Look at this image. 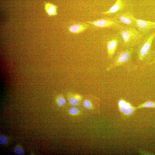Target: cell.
I'll return each mask as SVG.
<instances>
[{"instance_id":"7","label":"cell","mask_w":155,"mask_h":155,"mask_svg":"<svg viewBox=\"0 0 155 155\" xmlns=\"http://www.w3.org/2000/svg\"><path fill=\"white\" fill-rule=\"evenodd\" d=\"M136 27L145 36L152 30L155 29V22L146 21L136 19L135 18Z\"/></svg>"},{"instance_id":"11","label":"cell","mask_w":155,"mask_h":155,"mask_svg":"<svg viewBox=\"0 0 155 155\" xmlns=\"http://www.w3.org/2000/svg\"><path fill=\"white\" fill-rule=\"evenodd\" d=\"M68 98L70 104L73 106L78 105L82 98V96L79 94H72L70 93L68 95Z\"/></svg>"},{"instance_id":"17","label":"cell","mask_w":155,"mask_h":155,"mask_svg":"<svg viewBox=\"0 0 155 155\" xmlns=\"http://www.w3.org/2000/svg\"><path fill=\"white\" fill-rule=\"evenodd\" d=\"M69 113L72 115H77L79 114V109L75 107H72L69 110Z\"/></svg>"},{"instance_id":"2","label":"cell","mask_w":155,"mask_h":155,"mask_svg":"<svg viewBox=\"0 0 155 155\" xmlns=\"http://www.w3.org/2000/svg\"><path fill=\"white\" fill-rule=\"evenodd\" d=\"M133 47L125 48L119 51L117 53L112 63L106 68L107 71L115 67L122 66L131 61L132 55L134 52Z\"/></svg>"},{"instance_id":"8","label":"cell","mask_w":155,"mask_h":155,"mask_svg":"<svg viewBox=\"0 0 155 155\" xmlns=\"http://www.w3.org/2000/svg\"><path fill=\"white\" fill-rule=\"evenodd\" d=\"M128 10L125 0H116L115 4L107 11L103 12V15L116 14L119 12Z\"/></svg>"},{"instance_id":"1","label":"cell","mask_w":155,"mask_h":155,"mask_svg":"<svg viewBox=\"0 0 155 155\" xmlns=\"http://www.w3.org/2000/svg\"><path fill=\"white\" fill-rule=\"evenodd\" d=\"M122 40V45L125 48L133 47L139 44L144 35L136 28L125 26L118 30Z\"/></svg>"},{"instance_id":"12","label":"cell","mask_w":155,"mask_h":155,"mask_svg":"<svg viewBox=\"0 0 155 155\" xmlns=\"http://www.w3.org/2000/svg\"><path fill=\"white\" fill-rule=\"evenodd\" d=\"M137 109V107L132 106L126 109L121 116L123 118H128L132 116Z\"/></svg>"},{"instance_id":"10","label":"cell","mask_w":155,"mask_h":155,"mask_svg":"<svg viewBox=\"0 0 155 155\" xmlns=\"http://www.w3.org/2000/svg\"><path fill=\"white\" fill-rule=\"evenodd\" d=\"M44 7L46 12L49 16H54L57 14V5L50 3H47L45 4Z\"/></svg>"},{"instance_id":"13","label":"cell","mask_w":155,"mask_h":155,"mask_svg":"<svg viewBox=\"0 0 155 155\" xmlns=\"http://www.w3.org/2000/svg\"><path fill=\"white\" fill-rule=\"evenodd\" d=\"M137 107L138 109L144 108H155V102L147 101L139 104Z\"/></svg>"},{"instance_id":"15","label":"cell","mask_w":155,"mask_h":155,"mask_svg":"<svg viewBox=\"0 0 155 155\" xmlns=\"http://www.w3.org/2000/svg\"><path fill=\"white\" fill-rule=\"evenodd\" d=\"M56 102L58 105L60 106H63L66 102L65 98L61 95L59 96L56 98Z\"/></svg>"},{"instance_id":"20","label":"cell","mask_w":155,"mask_h":155,"mask_svg":"<svg viewBox=\"0 0 155 155\" xmlns=\"http://www.w3.org/2000/svg\"><path fill=\"white\" fill-rule=\"evenodd\" d=\"M154 63H155V59H154V60L152 61L150 63H149V65H151L152 64H153Z\"/></svg>"},{"instance_id":"18","label":"cell","mask_w":155,"mask_h":155,"mask_svg":"<svg viewBox=\"0 0 155 155\" xmlns=\"http://www.w3.org/2000/svg\"><path fill=\"white\" fill-rule=\"evenodd\" d=\"M8 141V140L7 137L4 135H0V143L2 144H6Z\"/></svg>"},{"instance_id":"14","label":"cell","mask_w":155,"mask_h":155,"mask_svg":"<svg viewBox=\"0 0 155 155\" xmlns=\"http://www.w3.org/2000/svg\"><path fill=\"white\" fill-rule=\"evenodd\" d=\"M14 151L17 154L22 155L24 154V151L22 146L20 144L17 145L14 149Z\"/></svg>"},{"instance_id":"4","label":"cell","mask_w":155,"mask_h":155,"mask_svg":"<svg viewBox=\"0 0 155 155\" xmlns=\"http://www.w3.org/2000/svg\"><path fill=\"white\" fill-rule=\"evenodd\" d=\"M123 26L136 28L133 13L128 10L116 14L113 18Z\"/></svg>"},{"instance_id":"16","label":"cell","mask_w":155,"mask_h":155,"mask_svg":"<svg viewBox=\"0 0 155 155\" xmlns=\"http://www.w3.org/2000/svg\"><path fill=\"white\" fill-rule=\"evenodd\" d=\"M83 104L84 106L88 109H91L92 107L91 102L88 100H85L83 101Z\"/></svg>"},{"instance_id":"19","label":"cell","mask_w":155,"mask_h":155,"mask_svg":"<svg viewBox=\"0 0 155 155\" xmlns=\"http://www.w3.org/2000/svg\"><path fill=\"white\" fill-rule=\"evenodd\" d=\"M132 106V105L130 102L127 101H126L124 104V106L126 109Z\"/></svg>"},{"instance_id":"5","label":"cell","mask_w":155,"mask_h":155,"mask_svg":"<svg viewBox=\"0 0 155 155\" xmlns=\"http://www.w3.org/2000/svg\"><path fill=\"white\" fill-rule=\"evenodd\" d=\"M87 23L99 28H111L118 30L123 26L114 18H104L92 21L87 22Z\"/></svg>"},{"instance_id":"9","label":"cell","mask_w":155,"mask_h":155,"mask_svg":"<svg viewBox=\"0 0 155 155\" xmlns=\"http://www.w3.org/2000/svg\"><path fill=\"white\" fill-rule=\"evenodd\" d=\"M89 25L84 23H78L74 24L68 28V30L71 33L78 34L81 33L89 27Z\"/></svg>"},{"instance_id":"3","label":"cell","mask_w":155,"mask_h":155,"mask_svg":"<svg viewBox=\"0 0 155 155\" xmlns=\"http://www.w3.org/2000/svg\"><path fill=\"white\" fill-rule=\"evenodd\" d=\"M155 38V32L144 36L141 42L139 44L137 51L138 59L142 61L149 53L152 44Z\"/></svg>"},{"instance_id":"6","label":"cell","mask_w":155,"mask_h":155,"mask_svg":"<svg viewBox=\"0 0 155 155\" xmlns=\"http://www.w3.org/2000/svg\"><path fill=\"white\" fill-rule=\"evenodd\" d=\"M122 43L121 38L118 32L109 38L106 42V49L108 57L112 58L115 54L118 46Z\"/></svg>"}]
</instances>
